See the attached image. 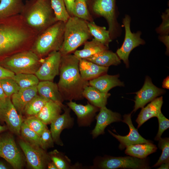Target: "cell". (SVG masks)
<instances>
[{
    "instance_id": "obj_19",
    "label": "cell",
    "mask_w": 169,
    "mask_h": 169,
    "mask_svg": "<svg viewBox=\"0 0 169 169\" xmlns=\"http://www.w3.org/2000/svg\"><path fill=\"white\" fill-rule=\"evenodd\" d=\"M79 70L82 78L88 81L106 73L109 67L99 65L85 59H79Z\"/></svg>"
},
{
    "instance_id": "obj_15",
    "label": "cell",
    "mask_w": 169,
    "mask_h": 169,
    "mask_svg": "<svg viewBox=\"0 0 169 169\" xmlns=\"http://www.w3.org/2000/svg\"><path fill=\"white\" fill-rule=\"evenodd\" d=\"M131 113L125 114L123 116V120L122 121L126 124L129 128V134L125 136H121L116 135L110 130L108 131L110 134L116 138L120 142L119 148L123 150L127 146L146 143L152 142L151 141L147 140L143 137L139 133L137 129L133 125L131 119Z\"/></svg>"
},
{
    "instance_id": "obj_12",
    "label": "cell",
    "mask_w": 169,
    "mask_h": 169,
    "mask_svg": "<svg viewBox=\"0 0 169 169\" xmlns=\"http://www.w3.org/2000/svg\"><path fill=\"white\" fill-rule=\"evenodd\" d=\"M19 144L25 155L28 164L33 169L45 168L50 161L49 155L39 147L33 146L22 140L19 141Z\"/></svg>"
},
{
    "instance_id": "obj_46",
    "label": "cell",
    "mask_w": 169,
    "mask_h": 169,
    "mask_svg": "<svg viewBox=\"0 0 169 169\" xmlns=\"http://www.w3.org/2000/svg\"><path fill=\"white\" fill-rule=\"evenodd\" d=\"M169 77L167 76L164 79L162 82V87L164 88L169 89Z\"/></svg>"
},
{
    "instance_id": "obj_42",
    "label": "cell",
    "mask_w": 169,
    "mask_h": 169,
    "mask_svg": "<svg viewBox=\"0 0 169 169\" xmlns=\"http://www.w3.org/2000/svg\"><path fill=\"white\" fill-rule=\"evenodd\" d=\"M157 117L159 122V129L157 133L155 138V140L158 141L161 138V136L166 130L169 127V120L160 112L158 115Z\"/></svg>"
},
{
    "instance_id": "obj_30",
    "label": "cell",
    "mask_w": 169,
    "mask_h": 169,
    "mask_svg": "<svg viewBox=\"0 0 169 169\" xmlns=\"http://www.w3.org/2000/svg\"><path fill=\"white\" fill-rule=\"evenodd\" d=\"M87 25L91 35L97 40L109 47V43L112 41L109 32L105 27L97 25L93 21L87 22Z\"/></svg>"
},
{
    "instance_id": "obj_18",
    "label": "cell",
    "mask_w": 169,
    "mask_h": 169,
    "mask_svg": "<svg viewBox=\"0 0 169 169\" xmlns=\"http://www.w3.org/2000/svg\"><path fill=\"white\" fill-rule=\"evenodd\" d=\"M66 104L76 115L78 125L81 126L90 125L99 110V108L89 103L83 105L70 101Z\"/></svg>"
},
{
    "instance_id": "obj_40",
    "label": "cell",
    "mask_w": 169,
    "mask_h": 169,
    "mask_svg": "<svg viewBox=\"0 0 169 169\" xmlns=\"http://www.w3.org/2000/svg\"><path fill=\"white\" fill-rule=\"evenodd\" d=\"M162 22L156 28V32L160 35H169V9H166L161 15Z\"/></svg>"
},
{
    "instance_id": "obj_9",
    "label": "cell",
    "mask_w": 169,
    "mask_h": 169,
    "mask_svg": "<svg viewBox=\"0 0 169 169\" xmlns=\"http://www.w3.org/2000/svg\"><path fill=\"white\" fill-rule=\"evenodd\" d=\"M131 18L128 15H125L123 18L122 23L125 28V36L121 47L118 49L116 54L120 60H122L127 68L129 67L128 58L131 51L140 45L145 44V41L141 37L140 31L136 33L131 32L130 28Z\"/></svg>"
},
{
    "instance_id": "obj_48",
    "label": "cell",
    "mask_w": 169,
    "mask_h": 169,
    "mask_svg": "<svg viewBox=\"0 0 169 169\" xmlns=\"http://www.w3.org/2000/svg\"><path fill=\"white\" fill-rule=\"evenodd\" d=\"M157 169H169V161L167 162L161 164Z\"/></svg>"
},
{
    "instance_id": "obj_29",
    "label": "cell",
    "mask_w": 169,
    "mask_h": 169,
    "mask_svg": "<svg viewBox=\"0 0 169 169\" xmlns=\"http://www.w3.org/2000/svg\"><path fill=\"white\" fill-rule=\"evenodd\" d=\"M83 49L76 50L74 55L79 59H85L104 50L108 49L105 46L95 38L84 43Z\"/></svg>"
},
{
    "instance_id": "obj_3",
    "label": "cell",
    "mask_w": 169,
    "mask_h": 169,
    "mask_svg": "<svg viewBox=\"0 0 169 169\" xmlns=\"http://www.w3.org/2000/svg\"><path fill=\"white\" fill-rule=\"evenodd\" d=\"M20 14L37 34L57 21L50 0H27Z\"/></svg>"
},
{
    "instance_id": "obj_38",
    "label": "cell",
    "mask_w": 169,
    "mask_h": 169,
    "mask_svg": "<svg viewBox=\"0 0 169 169\" xmlns=\"http://www.w3.org/2000/svg\"><path fill=\"white\" fill-rule=\"evenodd\" d=\"M0 84L7 97H11L21 89L12 78L0 79Z\"/></svg>"
},
{
    "instance_id": "obj_27",
    "label": "cell",
    "mask_w": 169,
    "mask_h": 169,
    "mask_svg": "<svg viewBox=\"0 0 169 169\" xmlns=\"http://www.w3.org/2000/svg\"><path fill=\"white\" fill-rule=\"evenodd\" d=\"M24 5L23 0H0V20L20 14Z\"/></svg>"
},
{
    "instance_id": "obj_43",
    "label": "cell",
    "mask_w": 169,
    "mask_h": 169,
    "mask_svg": "<svg viewBox=\"0 0 169 169\" xmlns=\"http://www.w3.org/2000/svg\"><path fill=\"white\" fill-rule=\"evenodd\" d=\"M15 74L0 64V79L7 78H12Z\"/></svg>"
},
{
    "instance_id": "obj_1",
    "label": "cell",
    "mask_w": 169,
    "mask_h": 169,
    "mask_svg": "<svg viewBox=\"0 0 169 169\" xmlns=\"http://www.w3.org/2000/svg\"><path fill=\"white\" fill-rule=\"evenodd\" d=\"M37 34L20 14L0 20V56L30 49Z\"/></svg>"
},
{
    "instance_id": "obj_13",
    "label": "cell",
    "mask_w": 169,
    "mask_h": 169,
    "mask_svg": "<svg viewBox=\"0 0 169 169\" xmlns=\"http://www.w3.org/2000/svg\"><path fill=\"white\" fill-rule=\"evenodd\" d=\"M0 157L5 159L15 169H21L23 166L21 154L12 137L0 138Z\"/></svg>"
},
{
    "instance_id": "obj_45",
    "label": "cell",
    "mask_w": 169,
    "mask_h": 169,
    "mask_svg": "<svg viewBox=\"0 0 169 169\" xmlns=\"http://www.w3.org/2000/svg\"><path fill=\"white\" fill-rule=\"evenodd\" d=\"M159 39L165 45L166 48V53L169 54V35H160Z\"/></svg>"
},
{
    "instance_id": "obj_22",
    "label": "cell",
    "mask_w": 169,
    "mask_h": 169,
    "mask_svg": "<svg viewBox=\"0 0 169 169\" xmlns=\"http://www.w3.org/2000/svg\"><path fill=\"white\" fill-rule=\"evenodd\" d=\"M119 74L110 75L104 74L90 80L89 85L101 92L107 93L112 88L116 86H124L123 82L119 79Z\"/></svg>"
},
{
    "instance_id": "obj_14",
    "label": "cell",
    "mask_w": 169,
    "mask_h": 169,
    "mask_svg": "<svg viewBox=\"0 0 169 169\" xmlns=\"http://www.w3.org/2000/svg\"><path fill=\"white\" fill-rule=\"evenodd\" d=\"M165 92V90L155 85L150 78L146 76L141 89L134 93L136 94V95L135 98L134 109L132 112H135L139 108L143 107L147 103L163 94Z\"/></svg>"
},
{
    "instance_id": "obj_33",
    "label": "cell",
    "mask_w": 169,
    "mask_h": 169,
    "mask_svg": "<svg viewBox=\"0 0 169 169\" xmlns=\"http://www.w3.org/2000/svg\"><path fill=\"white\" fill-rule=\"evenodd\" d=\"M57 21L66 23L70 16L68 13L64 0H50Z\"/></svg>"
},
{
    "instance_id": "obj_50",
    "label": "cell",
    "mask_w": 169,
    "mask_h": 169,
    "mask_svg": "<svg viewBox=\"0 0 169 169\" xmlns=\"http://www.w3.org/2000/svg\"><path fill=\"white\" fill-rule=\"evenodd\" d=\"M6 165L2 161H0V169H8Z\"/></svg>"
},
{
    "instance_id": "obj_51",
    "label": "cell",
    "mask_w": 169,
    "mask_h": 169,
    "mask_svg": "<svg viewBox=\"0 0 169 169\" xmlns=\"http://www.w3.org/2000/svg\"><path fill=\"white\" fill-rule=\"evenodd\" d=\"M7 129V127L5 126H2L0 125V133Z\"/></svg>"
},
{
    "instance_id": "obj_31",
    "label": "cell",
    "mask_w": 169,
    "mask_h": 169,
    "mask_svg": "<svg viewBox=\"0 0 169 169\" xmlns=\"http://www.w3.org/2000/svg\"><path fill=\"white\" fill-rule=\"evenodd\" d=\"M49 100L37 95L26 106L23 113L30 116H36Z\"/></svg>"
},
{
    "instance_id": "obj_25",
    "label": "cell",
    "mask_w": 169,
    "mask_h": 169,
    "mask_svg": "<svg viewBox=\"0 0 169 169\" xmlns=\"http://www.w3.org/2000/svg\"><path fill=\"white\" fill-rule=\"evenodd\" d=\"M99 65L107 67L116 65L121 63L116 53L108 49L104 50L85 59Z\"/></svg>"
},
{
    "instance_id": "obj_39",
    "label": "cell",
    "mask_w": 169,
    "mask_h": 169,
    "mask_svg": "<svg viewBox=\"0 0 169 169\" xmlns=\"http://www.w3.org/2000/svg\"><path fill=\"white\" fill-rule=\"evenodd\" d=\"M23 122L40 136L47 128L46 124L35 116H30L24 119Z\"/></svg>"
},
{
    "instance_id": "obj_35",
    "label": "cell",
    "mask_w": 169,
    "mask_h": 169,
    "mask_svg": "<svg viewBox=\"0 0 169 169\" xmlns=\"http://www.w3.org/2000/svg\"><path fill=\"white\" fill-rule=\"evenodd\" d=\"M73 16L87 22L93 21L88 10L86 0H75L73 12Z\"/></svg>"
},
{
    "instance_id": "obj_6",
    "label": "cell",
    "mask_w": 169,
    "mask_h": 169,
    "mask_svg": "<svg viewBox=\"0 0 169 169\" xmlns=\"http://www.w3.org/2000/svg\"><path fill=\"white\" fill-rule=\"evenodd\" d=\"M41 63L40 59L31 50L15 53L0 61L1 65L15 74H35Z\"/></svg>"
},
{
    "instance_id": "obj_49",
    "label": "cell",
    "mask_w": 169,
    "mask_h": 169,
    "mask_svg": "<svg viewBox=\"0 0 169 169\" xmlns=\"http://www.w3.org/2000/svg\"><path fill=\"white\" fill-rule=\"evenodd\" d=\"M7 97L0 84V99H4Z\"/></svg>"
},
{
    "instance_id": "obj_44",
    "label": "cell",
    "mask_w": 169,
    "mask_h": 169,
    "mask_svg": "<svg viewBox=\"0 0 169 169\" xmlns=\"http://www.w3.org/2000/svg\"><path fill=\"white\" fill-rule=\"evenodd\" d=\"M67 11L70 16H73V12L75 0H64Z\"/></svg>"
},
{
    "instance_id": "obj_4",
    "label": "cell",
    "mask_w": 169,
    "mask_h": 169,
    "mask_svg": "<svg viewBox=\"0 0 169 169\" xmlns=\"http://www.w3.org/2000/svg\"><path fill=\"white\" fill-rule=\"evenodd\" d=\"M65 23L57 21L38 34L30 49L40 59L59 51L62 44Z\"/></svg>"
},
{
    "instance_id": "obj_36",
    "label": "cell",
    "mask_w": 169,
    "mask_h": 169,
    "mask_svg": "<svg viewBox=\"0 0 169 169\" xmlns=\"http://www.w3.org/2000/svg\"><path fill=\"white\" fill-rule=\"evenodd\" d=\"M49 156L58 169H69L75 168L74 166L71 165V160L67 156L56 150L51 152Z\"/></svg>"
},
{
    "instance_id": "obj_2",
    "label": "cell",
    "mask_w": 169,
    "mask_h": 169,
    "mask_svg": "<svg viewBox=\"0 0 169 169\" xmlns=\"http://www.w3.org/2000/svg\"><path fill=\"white\" fill-rule=\"evenodd\" d=\"M79 59L74 54L62 55L58 86L64 100L69 101L83 99L85 87L89 81L83 79L80 74Z\"/></svg>"
},
{
    "instance_id": "obj_34",
    "label": "cell",
    "mask_w": 169,
    "mask_h": 169,
    "mask_svg": "<svg viewBox=\"0 0 169 169\" xmlns=\"http://www.w3.org/2000/svg\"><path fill=\"white\" fill-rule=\"evenodd\" d=\"M20 133L26 141L33 146L40 147V136L23 122L21 125Z\"/></svg>"
},
{
    "instance_id": "obj_5",
    "label": "cell",
    "mask_w": 169,
    "mask_h": 169,
    "mask_svg": "<svg viewBox=\"0 0 169 169\" xmlns=\"http://www.w3.org/2000/svg\"><path fill=\"white\" fill-rule=\"evenodd\" d=\"M91 36L87 21L70 16L65 23L63 41L59 51L62 55L70 54Z\"/></svg>"
},
{
    "instance_id": "obj_7",
    "label": "cell",
    "mask_w": 169,
    "mask_h": 169,
    "mask_svg": "<svg viewBox=\"0 0 169 169\" xmlns=\"http://www.w3.org/2000/svg\"><path fill=\"white\" fill-rule=\"evenodd\" d=\"M91 8L94 16L103 17L106 20L112 40L120 36L121 28L117 20L116 0H94Z\"/></svg>"
},
{
    "instance_id": "obj_32",
    "label": "cell",
    "mask_w": 169,
    "mask_h": 169,
    "mask_svg": "<svg viewBox=\"0 0 169 169\" xmlns=\"http://www.w3.org/2000/svg\"><path fill=\"white\" fill-rule=\"evenodd\" d=\"M12 78L21 89L37 86L39 82V79L34 74H16Z\"/></svg>"
},
{
    "instance_id": "obj_20",
    "label": "cell",
    "mask_w": 169,
    "mask_h": 169,
    "mask_svg": "<svg viewBox=\"0 0 169 169\" xmlns=\"http://www.w3.org/2000/svg\"><path fill=\"white\" fill-rule=\"evenodd\" d=\"M37 88L40 95L57 103L63 109L65 107L63 104L64 100L56 83L51 81H42L39 82Z\"/></svg>"
},
{
    "instance_id": "obj_47",
    "label": "cell",
    "mask_w": 169,
    "mask_h": 169,
    "mask_svg": "<svg viewBox=\"0 0 169 169\" xmlns=\"http://www.w3.org/2000/svg\"><path fill=\"white\" fill-rule=\"evenodd\" d=\"M47 166L49 169H58L55 164L52 161L48 163Z\"/></svg>"
},
{
    "instance_id": "obj_28",
    "label": "cell",
    "mask_w": 169,
    "mask_h": 169,
    "mask_svg": "<svg viewBox=\"0 0 169 169\" xmlns=\"http://www.w3.org/2000/svg\"><path fill=\"white\" fill-rule=\"evenodd\" d=\"M157 148L156 146L152 142L138 144L126 146L125 153L130 156L144 159L156 152Z\"/></svg>"
},
{
    "instance_id": "obj_23",
    "label": "cell",
    "mask_w": 169,
    "mask_h": 169,
    "mask_svg": "<svg viewBox=\"0 0 169 169\" xmlns=\"http://www.w3.org/2000/svg\"><path fill=\"white\" fill-rule=\"evenodd\" d=\"M163 103L162 96L156 98L151 101L146 106L142 109L136 120L139 128L143 124L150 119L157 117L161 111V109Z\"/></svg>"
},
{
    "instance_id": "obj_37",
    "label": "cell",
    "mask_w": 169,
    "mask_h": 169,
    "mask_svg": "<svg viewBox=\"0 0 169 169\" xmlns=\"http://www.w3.org/2000/svg\"><path fill=\"white\" fill-rule=\"evenodd\" d=\"M158 148L162 150L161 156L152 167L159 166L161 164L169 161V138H161L158 141Z\"/></svg>"
},
{
    "instance_id": "obj_17",
    "label": "cell",
    "mask_w": 169,
    "mask_h": 169,
    "mask_svg": "<svg viewBox=\"0 0 169 169\" xmlns=\"http://www.w3.org/2000/svg\"><path fill=\"white\" fill-rule=\"evenodd\" d=\"M64 109V113L60 115L50 123V130L54 142L61 146L63 145L60 138L61 132L64 129L72 128L74 124V119L70 115V109L65 107Z\"/></svg>"
},
{
    "instance_id": "obj_16",
    "label": "cell",
    "mask_w": 169,
    "mask_h": 169,
    "mask_svg": "<svg viewBox=\"0 0 169 169\" xmlns=\"http://www.w3.org/2000/svg\"><path fill=\"white\" fill-rule=\"evenodd\" d=\"M96 123L95 127L91 132L93 138L105 133L106 127L110 124L122 121L120 114L114 112L107 109L106 106L100 108V112L96 116Z\"/></svg>"
},
{
    "instance_id": "obj_8",
    "label": "cell",
    "mask_w": 169,
    "mask_h": 169,
    "mask_svg": "<svg viewBox=\"0 0 169 169\" xmlns=\"http://www.w3.org/2000/svg\"><path fill=\"white\" fill-rule=\"evenodd\" d=\"M94 167L100 169H149L148 159L138 158L131 156L114 157L105 156L97 158Z\"/></svg>"
},
{
    "instance_id": "obj_10",
    "label": "cell",
    "mask_w": 169,
    "mask_h": 169,
    "mask_svg": "<svg viewBox=\"0 0 169 169\" xmlns=\"http://www.w3.org/2000/svg\"><path fill=\"white\" fill-rule=\"evenodd\" d=\"M0 120L5 122L13 132L19 135L23 122L19 114L13 104L11 97L0 99Z\"/></svg>"
},
{
    "instance_id": "obj_21",
    "label": "cell",
    "mask_w": 169,
    "mask_h": 169,
    "mask_svg": "<svg viewBox=\"0 0 169 169\" xmlns=\"http://www.w3.org/2000/svg\"><path fill=\"white\" fill-rule=\"evenodd\" d=\"M37 86L21 88L11 97L12 102L19 114L22 115L27 105L37 95Z\"/></svg>"
},
{
    "instance_id": "obj_41",
    "label": "cell",
    "mask_w": 169,
    "mask_h": 169,
    "mask_svg": "<svg viewBox=\"0 0 169 169\" xmlns=\"http://www.w3.org/2000/svg\"><path fill=\"white\" fill-rule=\"evenodd\" d=\"M40 147L44 150L52 147L54 146V141L50 130L46 128L40 136Z\"/></svg>"
},
{
    "instance_id": "obj_24",
    "label": "cell",
    "mask_w": 169,
    "mask_h": 169,
    "mask_svg": "<svg viewBox=\"0 0 169 169\" xmlns=\"http://www.w3.org/2000/svg\"><path fill=\"white\" fill-rule=\"evenodd\" d=\"M83 95L91 104L98 108H100L106 106L107 99L110 94L101 92L95 88L88 85L84 88Z\"/></svg>"
},
{
    "instance_id": "obj_11",
    "label": "cell",
    "mask_w": 169,
    "mask_h": 169,
    "mask_svg": "<svg viewBox=\"0 0 169 169\" xmlns=\"http://www.w3.org/2000/svg\"><path fill=\"white\" fill-rule=\"evenodd\" d=\"M61 57L59 51H54L40 59L41 65L35 74L39 79L53 81L59 74Z\"/></svg>"
},
{
    "instance_id": "obj_26",
    "label": "cell",
    "mask_w": 169,
    "mask_h": 169,
    "mask_svg": "<svg viewBox=\"0 0 169 169\" xmlns=\"http://www.w3.org/2000/svg\"><path fill=\"white\" fill-rule=\"evenodd\" d=\"M62 106L57 103L49 100L39 113L36 116L43 122L47 124L60 115Z\"/></svg>"
}]
</instances>
